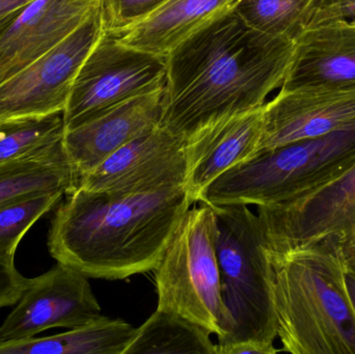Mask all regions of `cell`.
Listing matches in <instances>:
<instances>
[{
  "label": "cell",
  "mask_w": 355,
  "mask_h": 354,
  "mask_svg": "<svg viewBox=\"0 0 355 354\" xmlns=\"http://www.w3.org/2000/svg\"><path fill=\"white\" fill-rule=\"evenodd\" d=\"M294 42L250 28L232 10L166 54L160 126L187 141L225 116L263 107L285 80Z\"/></svg>",
  "instance_id": "cell-1"
},
{
  "label": "cell",
  "mask_w": 355,
  "mask_h": 354,
  "mask_svg": "<svg viewBox=\"0 0 355 354\" xmlns=\"http://www.w3.org/2000/svg\"><path fill=\"white\" fill-rule=\"evenodd\" d=\"M196 202L185 186L144 193L77 186L51 220L52 258L89 278L125 280L151 272L186 211Z\"/></svg>",
  "instance_id": "cell-2"
},
{
  "label": "cell",
  "mask_w": 355,
  "mask_h": 354,
  "mask_svg": "<svg viewBox=\"0 0 355 354\" xmlns=\"http://www.w3.org/2000/svg\"><path fill=\"white\" fill-rule=\"evenodd\" d=\"M268 256L283 351L355 354V309L343 251L316 242Z\"/></svg>",
  "instance_id": "cell-3"
},
{
  "label": "cell",
  "mask_w": 355,
  "mask_h": 354,
  "mask_svg": "<svg viewBox=\"0 0 355 354\" xmlns=\"http://www.w3.org/2000/svg\"><path fill=\"white\" fill-rule=\"evenodd\" d=\"M212 208L221 293L234 319L233 332L217 343V354L219 349L248 341L275 345L273 269L258 214L245 205Z\"/></svg>",
  "instance_id": "cell-4"
},
{
  "label": "cell",
  "mask_w": 355,
  "mask_h": 354,
  "mask_svg": "<svg viewBox=\"0 0 355 354\" xmlns=\"http://www.w3.org/2000/svg\"><path fill=\"white\" fill-rule=\"evenodd\" d=\"M200 204L182 216L153 269L157 309L183 316L223 341L233 332L234 319L221 293L214 210Z\"/></svg>",
  "instance_id": "cell-5"
},
{
  "label": "cell",
  "mask_w": 355,
  "mask_h": 354,
  "mask_svg": "<svg viewBox=\"0 0 355 354\" xmlns=\"http://www.w3.org/2000/svg\"><path fill=\"white\" fill-rule=\"evenodd\" d=\"M354 153L355 130L261 150L215 179L198 203L213 207L272 205L327 176Z\"/></svg>",
  "instance_id": "cell-6"
},
{
  "label": "cell",
  "mask_w": 355,
  "mask_h": 354,
  "mask_svg": "<svg viewBox=\"0 0 355 354\" xmlns=\"http://www.w3.org/2000/svg\"><path fill=\"white\" fill-rule=\"evenodd\" d=\"M258 216L270 255L327 242L355 260V153L287 200L259 206Z\"/></svg>",
  "instance_id": "cell-7"
},
{
  "label": "cell",
  "mask_w": 355,
  "mask_h": 354,
  "mask_svg": "<svg viewBox=\"0 0 355 354\" xmlns=\"http://www.w3.org/2000/svg\"><path fill=\"white\" fill-rule=\"evenodd\" d=\"M166 55L135 49L104 31L75 78L62 112L64 131L133 98L166 89Z\"/></svg>",
  "instance_id": "cell-8"
},
{
  "label": "cell",
  "mask_w": 355,
  "mask_h": 354,
  "mask_svg": "<svg viewBox=\"0 0 355 354\" xmlns=\"http://www.w3.org/2000/svg\"><path fill=\"white\" fill-rule=\"evenodd\" d=\"M101 8L58 46L0 83V123L62 114L75 78L103 35Z\"/></svg>",
  "instance_id": "cell-9"
},
{
  "label": "cell",
  "mask_w": 355,
  "mask_h": 354,
  "mask_svg": "<svg viewBox=\"0 0 355 354\" xmlns=\"http://www.w3.org/2000/svg\"><path fill=\"white\" fill-rule=\"evenodd\" d=\"M89 278L58 262L28 278L15 309L0 326V345L35 338L50 328H74L101 317Z\"/></svg>",
  "instance_id": "cell-10"
},
{
  "label": "cell",
  "mask_w": 355,
  "mask_h": 354,
  "mask_svg": "<svg viewBox=\"0 0 355 354\" xmlns=\"http://www.w3.org/2000/svg\"><path fill=\"white\" fill-rule=\"evenodd\" d=\"M186 141L157 126L129 141L92 172L79 177L81 188L144 193L185 186Z\"/></svg>",
  "instance_id": "cell-11"
},
{
  "label": "cell",
  "mask_w": 355,
  "mask_h": 354,
  "mask_svg": "<svg viewBox=\"0 0 355 354\" xmlns=\"http://www.w3.org/2000/svg\"><path fill=\"white\" fill-rule=\"evenodd\" d=\"M348 130H355V89L322 85L279 89L265 104L259 151Z\"/></svg>",
  "instance_id": "cell-12"
},
{
  "label": "cell",
  "mask_w": 355,
  "mask_h": 354,
  "mask_svg": "<svg viewBox=\"0 0 355 354\" xmlns=\"http://www.w3.org/2000/svg\"><path fill=\"white\" fill-rule=\"evenodd\" d=\"M101 0H35L0 35V83L78 29Z\"/></svg>",
  "instance_id": "cell-13"
},
{
  "label": "cell",
  "mask_w": 355,
  "mask_h": 354,
  "mask_svg": "<svg viewBox=\"0 0 355 354\" xmlns=\"http://www.w3.org/2000/svg\"><path fill=\"white\" fill-rule=\"evenodd\" d=\"M164 94L166 89L139 96L64 131V151L78 177L92 172L129 141L159 126Z\"/></svg>",
  "instance_id": "cell-14"
},
{
  "label": "cell",
  "mask_w": 355,
  "mask_h": 354,
  "mask_svg": "<svg viewBox=\"0 0 355 354\" xmlns=\"http://www.w3.org/2000/svg\"><path fill=\"white\" fill-rule=\"evenodd\" d=\"M264 107L225 116L196 131L186 141L185 188L196 204L215 179L259 151Z\"/></svg>",
  "instance_id": "cell-15"
},
{
  "label": "cell",
  "mask_w": 355,
  "mask_h": 354,
  "mask_svg": "<svg viewBox=\"0 0 355 354\" xmlns=\"http://www.w3.org/2000/svg\"><path fill=\"white\" fill-rule=\"evenodd\" d=\"M315 85L355 89V24L352 21L334 19L316 23L296 39L279 89Z\"/></svg>",
  "instance_id": "cell-16"
},
{
  "label": "cell",
  "mask_w": 355,
  "mask_h": 354,
  "mask_svg": "<svg viewBox=\"0 0 355 354\" xmlns=\"http://www.w3.org/2000/svg\"><path fill=\"white\" fill-rule=\"evenodd\" d=\"M238 1L168 0L141 22L114 35L135 49L166 55L209 21L232 10Z\"/></svg>",
  "instance_id": "cell-17"
},
{
  "label": "cell",
  "mask_w": 355,
  "mask_h": 354,
  "mask_svg": "<svg viewBox=\"0 0 355 354\" xmlns=\"http://www.w3.org/2000/svg\"><path fill=\"white\" fill-rule=\"evenodd\" d=\"M135 330L124 320L102 315L62 334L0 345V354H124Z\"/></svg>",
  "instance_id": "cell-18"
},
{
  "label": "cell",
  "mask_w": 355,
  "mask_h": 354,
  "mask_svg": "<svg viewBox=\"0 0 355 354\" xmlns=\"http://www.w3.org/2000/svg\"><path fill=\"white\" fill-rule=\"evenodd\" d=\"M78 179L62 141L37 155L0 164V205L40 191H64L68 195L76 188Z\"/></svg>",
  "instance_id": "cell-19"
},
{
  "label": "cell",
  "mask_w": 355,
  "mask_h": 354,
  "mask_svg": "<svg viewBox=\"0 0 355 354\" xmlns=\"http://www.w3.org/2000/svg\"><path fill=\"white\" fill-rule=\"evenodd\" d=\"M217 354L211 333L200 324L156 309L149 319L135 330L124 354Z\"/></svg>",
  "instance_id": "cell-20"
},
{
  "label": "cell",
  "mask_w": 355,
  "mask_h": 354,
  "mask_svg": "<svg viewBox=\"0 0 355 354\" xmlns=\"http://www.w3.org/2000/svg\"><path fill=\"white\" fill-rule=\"evenodd\" d=\"M329 0H239L238 16L254 30L294 42L316 20Z\"/></svg>",
  "instance_id": "cell-21"
},
{
  "label": "cell",
  "mask_w": 355,
  "mask_h": 354,
  "mask_svg": "<svg viewBox=\"0 0 355 354\" xmlns=\"http://www.w3.org/2000/svg\"><path fill=\"white\" fill-rule=\"evenodd\" d=\"M62 114L0 123V164L23 159L62 143Z\"/></svg>",
  "instance_id": "cell-22"
},
{
  "label": "cell",
  "mask_w": 355,
  "mask_h": 354,
  "mask_svg": "<svg viewBox=\"0 0 355 354\" xmlns=\"http://www.w3.org/2000/svg\"><path fill=\"white\" fill-rule=\"evenodd\" d=\"M66 191H40L0 205V259L15 262V254L27 231L60 205Z\"/></svg>",
  "instance_id": "cell-23"
},
{
  "label": "cell",
  "mask_w": 355,
  "mask_h": 354,
  "mask_svg": "<svg viewBox=\"0 0 355 354\" xmlns=\"http://www.w3.org/2000/svg\"><path fill=\"white\" fill-rule=\"evenodd\" d=\"M168 0H101L104 29L116 33L143 21Z\"/></svg>",
  "instance_id": "cell-24"
},
{
  "label": "cell",
  "mask_w": 355,
  "mask_h": 354,
  "mask_svg": "<svg viewBox=\"0 0 355 354\" xmlns=\"http://www.w3.org/2000/svg\"><path fill=\"white\" fill-rule=\"evenodd\" d=\"M28 278L17 270L15 262L0 259V309L10 307L18 301Z\"/></svg>",
  "instance_id": "cell-25"
},
{
  "label": "cell",
  "mask_w": 355,
  "mask_h": 354,
  "mask_svg": "<svg viewBox=\"0 0 355 354\" xmlns=\"http://www.w3.org/2000/svg\"><path fill=\"white\" fill-rule=\"evenodd\" d=\"M334 19H346L354 20L355 19V0H329L327 6L321 10L320 14L317 17L315 22L334 20Z\"/></svg>",
  "instance_id": "cell-26"
},
{
  "label": "cell",
  "mask_w": 355,
  "mask_h": 354,
  "mask_svg": "<svg viewBox=\"0 0 355 354\" xmlns=\"http://www.w3.org/2000/svg\"><path fill=\"white\" fill-rule=\"evenodd\" d=\"M35 0H0V35Z\"/></svg>",
  "instance_id": "cell-27"
},
{
  "label": "cell",
  "mask_w": 355,
  "mask_h": 354,
  "mask_svg": "<svg viewBox=\"0 0 355 354\" xmlns=\"http://www.w3.org/2000/svg\"><path fill=\"white\" fill-rule=\"evenodd\" d=\"M279 351V349L275 348V345L248 341V342L236 343L219 349L218 354H275Z\"/></svg>",
  "instance_id": "cell-28"
},
{
  "label": "cell",
  "mask_w": 355,
  "mask_h": 354,
  "mask_svg": "<svg viewBox=\"0 0 355 354\" xmlns=\"http://www.w3.org/2000/svg\"><path fill=\"white\" fill-rule=\"evenodd\" d=\"M347 285L355 309V262H348Z\"/></svg>",
  "instance_id": "cell-29"
},
{
  "label": "cell",
  "mask_w": 355,
  "mask_h": 354,
  "mask_svg": "<svg viewBox=\"0 0 355 354\" xmlns=\"http://www.w3.org/2000/svg\"><path fill=\"white\" fill-rule=\"evenodd\" d=\"M352 22L354 23V24H355V19H354V20H352Z\"/></svg>",
  "instance_id": "cell-30"
}]
</instances>
